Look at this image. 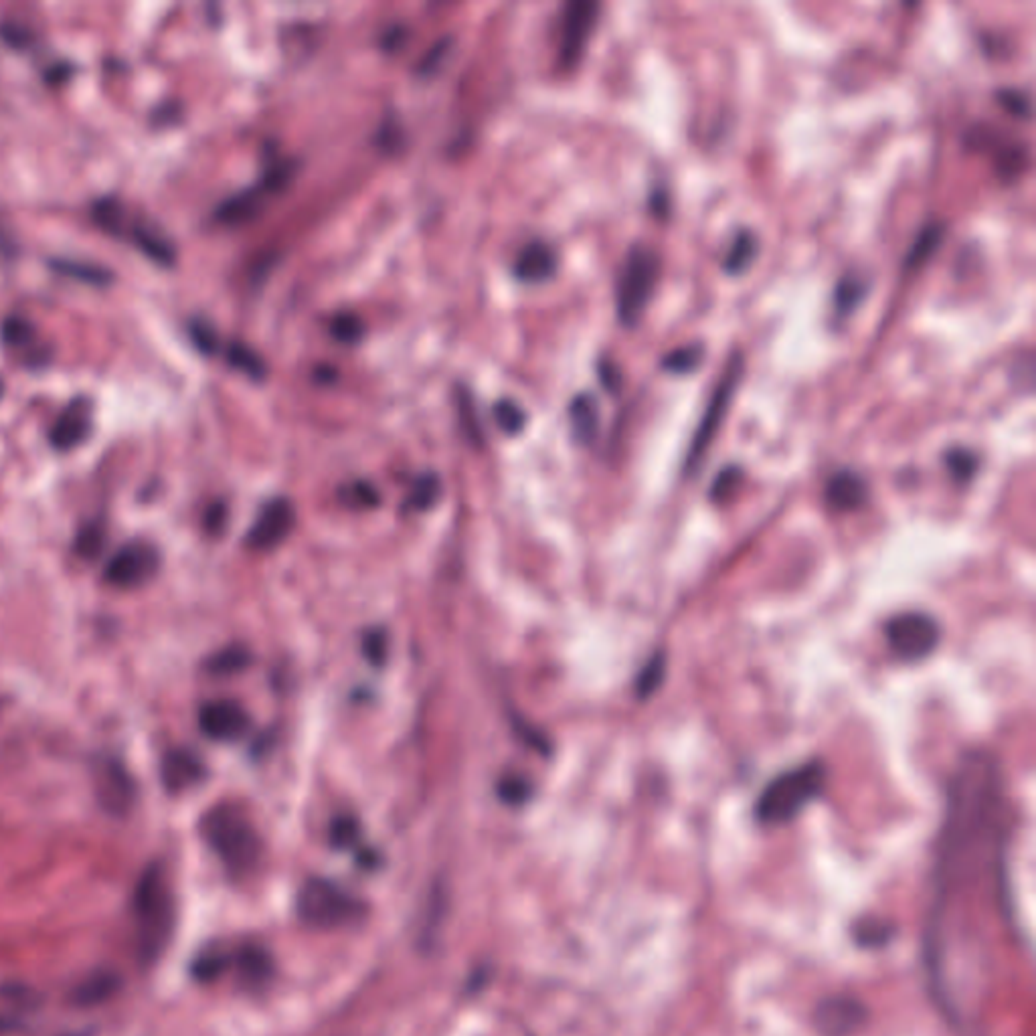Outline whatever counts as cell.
<instances>
[{
    "mask_svg": "<svg viewBox=\"0 0 1036 1036\" xmlns=\"http://www.w3.org/2000/svg\"><path fill=\"white\" fill-rule=\"evenodd\" d=\"M494 417H496V423L502 431H506V434H518L527 423V415L523 411V407L514 403V401H498L494 405Z\"/></svg>",
    "mask_w": 1036,
    "mask_h": 1036,
    "instance_id": "34",
    "label": "cell"
},
{
    "mask_svg": "<svg viewBox=\"0 0 1036 1036\" xmlns=\"http://www.w3.org/2000/svg\"><path fill=\"white\" fill-rule=\"evenodd\" d=\"M557 272V253L543 241L523 247L514 262V274L525 282H543Z\"/></svg>",
    "mask_w": 1036,
    "mask_h": 1036,
    "instance_id": "19",
    "label": "cell"
},
{
    "mask_svg": "<svg viewBox=\"0 0 1036 1036\" xmlns=\"http://www.w3.org/2000/svg\"><path fill=\"white\" fill-rule=\"evenodd\" d=\"M945 237V225L943 223H927L923 225V229L915 235L907 255H905V270H917L921 264H925L927 259L933 255V251L941 245Z\"/></svg>",
    "mask_w": 1036,
    "mask_h": 1036,
    "instance_id": "26",
    "label": "cell"
},
{
    "mask_svg": "<svg viewBox=\"0 0 1036 1036\" xmlns=\"http://www.w3.org/2000/svg\"><path fill=\"white\" fill-rule=\"evenodd\" d=\"M132 915L138 956L142 964L150 966L164 952L172 927H175V897H172L166 875L158 865L148 867L136 883Z\"/></svg>",
    "mask_w": 1036,
    "mask_h": 1036,
    "instance_id": "1",
    "label": "cell"
},
{
    "mask_svg": "<svg viewBox=\"0 0 1036 1036\" xmlns=\"http://www.w3.org/2000/svg\"><path fill=\"white\" fill-rule=\"evenodd\" d=\"M330 330H332L334 338L340 342H357L365 332L363 322L351 312H342V314L334 316Z\"/></svg>",
    "mask_w": 1036,
    "mask_h": 1036,
    "instance_id": "37",
    "label": "cell"
},
{
    "mask_svg": "<svg viewBox=\"0 0 1036 1036\" xmlns=\"http://www.w3.org/2000/svg\"><path fill=\"white\" fill-rule=\"evenodd\" d=\"M597 13L599 5L593 0H575L565 7L559 43V59L563 67H571L579 61L597 21Z\"/></svg>",
    "mask_w": 1036,
    "mask_h": 1036,
    "instance_id": "11",
    "label": "cell"
},
{
    "mask_svg": "<svg viewBox=\"0 0 1036 1036\" xmlns=\"http://www.w3.org/2000/svg\"><path fill=\"white\" fill-rule=\"evenodd\" d=\"M294 523V504L288 498H274L257 514L245 537V545L251 551H272L288 539Z\"/></svg>",
    "mask_w": 1036,
    "mask_h": 1036,
    "instance_id": "8",
    "label": "cell"
},
{
    "mask_svg": "<svg viewBox=\"0 0 1036 1036\" xmlns=\"http://www.w3.org/2000/svg\"><path fill=\"white\" fill-rule=\"evenodd\" d=\"M92 219L108 235L118 237V239L126 237L130 215H128V207L120 199H116V197H102V199L94 201V205H92Z\"/></svg>",
    "mask_w": 1036,
    "mask_h": 1036,
    "instance_id": "23",
    "label": "cell"
},
{
    "mask_svg": "<svg viewBox=\"0 0 1036 1036\" xmlns=\"http://www.w3.org/2000/svg\"><path fill=\"white\" fill-rule=\"evenodd\" d=\"M288 179H290V172H288L286 164L270 170V175H266L264 181L259 185H255L247 191H241V193L229 197L227 201H223L217 207V213H215L217 219L225 225H241V223L255 219V215L262 211L268 195L278 193Z\"/></svg>",
    "mask_w": 1036,
    "mask_h": 1036,
    "instance_id": "9",
    "label": "cell"
},
{
    "mask_svg": "<svg viewBox=\"0 0 1036 1036\" xmlns=\"http://www.w3.org/2000/svg\"><path fill=\"white\" fill-rule=\"evenodd\" d=\"M0 39H3L7 45H11L13 49H27V47H31L35 35L31 29H27L19 23L5 21L3 25H0Z\"/></svg>",
    "mask_w": 1036,
    "mask_h": 1036,
    "instance_id": "40",
    "label": "cell"
},
{
    "mask_svg": "<svg viewBox=\"0 0 1036 1036\" xmlns=\"http://www.w3.org/2000/svg\"><path fill=\"white\" fill-rule=\"evenodd\" d=\"M666 676V656L662 652L652 654L648 662L640 668V674L636 678V695L638 699H650L656 690L662 686Z\"/></svg>",
    "mask_w": 1036,
    "mask_h": 1036,
    "instance_id": "29",
    "label": "cell"
},
{
    "mask_svg": "<svg viewBox=\"0 0 1036 1036\" xmlns=\"http://www.w3.org/2000/svg\"><path fill=\"white\" fill-rule=\"evenodd\" d=\"M970 136H980V142H976V146L980 144H992V146H998L996 148V168H998V175L1002 179H1016L1018 175H1022V170L1028 166V148L1026 144L1022 142H994L990 132H986V128L982 130H974L970 132Z\"/></svg>",
    "mask_w": 1036,
    "mask_h": 1036,
    "instance_id": "20",
    "label": "cell"
},
{
    "mask_svg": "<svg viewBox=\"0 0 1036 1036\" xmlns=\"http://www.w3.org/2000/svg\"><path fill=\"white\" fill-rule=\"evenodd\" d=\"M0 393H3V383H0Z\"/></svg>",
    "mask_w": 1036,
    "mask_h": 1036,
    "instance_id": "48",
    "label": "cell"
},
{
    "mask_svg": "<svg viewBox=\"0 0 1036 1036\" xmlns=\"http://www.w3.org/2000/svg\"><path fill=\"white\" fill-rule=\"evenodd\" d=\"M945 466H947L949 474H952L956 480L966 482L978 470V458H976L974 452H970L966 448H954V450L947 452Z\"/></svg>",
    "mask_w": 1036,
    "mask_h": 1036,
    "instance_id": "35",
    "label": "cell"
},
{
    "mask_svg": "<svg viewBox=\"0 0 1036 1036\" xmlns=\"http://www.w3.org/2000/svg\"><path fill=\"white\" fill-rule=\"evenodd\" d=\"M247 711L235 701H213L199 711V727L213 741H237L249 729Z\"/></svg>",
    "mask_w": 1036,
    "mask_h": 1036,
    "instance_id": "13",
    "label": "cell"
},
{
    "mask_svg": "<svg viewBox=\"0 0 1036 1036\" xmlns=\"http://www.w3.org/2000/svg\"><path fill=\"white\" fill-rule=\"evenodd\" d=\"M102 547H104V533H102V527L92 525V527L83 529V531L79 533V537H77V551H79V555H83L85 559H92V557L100 555Z\"/></svg>",
    "mask_w": 1036,
    "mask_h": 1036,
    "instance_id": "41",
    "label": "cell"
},
{
    "mask_svg": "<svg viewBox=\"0 0 1036 1036\" xmlns=\"http://www.w3.org/2000/svg\"><path fill=\"white\" fill-rule=\"evenodd\" d=\"M703 357H705L703 344L693 342V344H686V347H678V349L670 351L668 355H664L662 367L668 373H690V371H695L701 365Z\"/></svg>",
    "mask_w": 1036,
    "mask_h": 1036,
    "instance_id": "30",
    "label": "cell"
},
{
    "mask_svg": "<svg viewBox=\"0 0 1036 1036\" xmlns=\"http://www.w3.org/2000/svg\"><path fill=\"white\" fill-rule=\"evenodd\" d=\"M741 478H743L741 468H737V466H727V468H723V470L719 472V476H717V480H715L713 488H711V498H713V500H717V502H719V500H725V498H727V496L737 488V484L741 482Z\"/></svg>",
    "mask_w": 1036,
    "mask_h": 1036,
    "instance_id": "39",
    "label": "cell"
},
{
    "mask_svg": "<svg viewBox=\"0 0 1036 1036\" xmlns=\"http://www.w3.org/2000/svg\"><path fill=\"white\" fill-rule=\"evenodd\" d=\"M660 274L662 257L652 245L634 243L628 249L616 286V308L624 326L632 328L642 320L658 286Z\"/></svg>",
    "mask_w": 1036,
    "mask_h": 1036,
    "instance_id": "4",
    "label": "cell"
},
{
    "mask_svg": "<svg viewBox=\"0 0 1036 1036\" xmlns=\"http://www.w3.org/2000/svg\"><path fill=\"white\" fill-rule=\"evenodd\" d=\"M245 664H247V652H243L239 648H231V650L215 656L209 664V670H213L215 674H227V672L241 670Z\"/></svg>",
    "mask_w": 1036,
    "mask_h": 1036,
    "instance_id": "42",
    "label": "cell"
},
{
    "mask_svg": "<svg viewBox=\"0 0 1036 1036\" xmlns=\"http://www.w3.org/2000/svg\"><path fill=\"white\" fill-rule=\"evenodd\" d=\"M132 792L130 777L120 765L108 763L102 767L98 777V798L108 812L126 814L132 804Z\"/></svg>",
    "mask_w": 1036,
    "mask_h": 1036,
    "instance_id": "18",
    "label": "cell"
},
{
    "mask_svg": "<svg viewBox=\"0 0 1036 1036\" xmlns=\"http://www.w3.org/2000/svg\"><path fill=\"white\" fill-rule=\"evenodd\" d=\"M0 336H3V342L7 344V347L25 349V347H31V344L35 342L37 330L31 320L15 314V316L5 318L3 326H0Z\"/></svg>",
    "mask_w": 1036,
    "mask_h": 1036,
    "instance_id": "31",
    "label": "cell"
},
{
    "mask_svg": "<svg viewBox=\"0 0 1036 1036\" xmlns=\"http://www.w3.org/2000/svg\"><path fill=\"white\" fill-rule=\"evenodd\" d=\"M440 492H442V484H440L438 476L423 474L417 478V482L413 484V488L409 492L407 508L425 510L440 498Z\"/></svg>",
    "mask_w": 1036,
    "mask_h": 1036,
    "instance_id": "32",
    "label": "cell"
},
{
    "mask_svg": "<svg viewBox=\"0 0 1036 1036\" xmlns=\"http://www.w3.org/2000/svg\"><path fill=\"white\" fill-rule=\"evenodd\" d=\"M160 775H162V784L166 786V790L177 794V792H185V790L197 786L203 780L205 765L199 759V755H195L193 751L175 749V751L166 753Z\"/></svg>",
    "mask_w": 1036,
    "mask_h": 1036,
    "instance_id": "16",
    "label": "cell"
},
{
    "mask_svg": "<svg viewBox=\"0 0 1036 1036\" xmlns=\"http://www.w3.org/2000/svg\"><path fill=\"white\" fill-rule=\"evenodd\" d=\"M741 371H743V359H741V355H733L727 361L725 373H723L721 381L717 383V387H715V391L711 395V401H709V405H707V409L703 413L699 429L695 431L693 442H690V448H688L686 460H684V470L686 472H693L701 464L703 456L707 454L715 434H717L723 419H725V413H727L731 397H733V393L737 389Z\"/></svg>",
    "mask_w": 1036,
    "mask_h": 1036,
    "instance_id": "6",
    "label": "cell"
},
{
    "mask_svg": "<svg viewBox=\"0 0 1036 1036\" xmlns=\"http://www.w3.org/2000/svg\"><path fill=\"white\" fill-rule=\"evenodd\" d=\"M759 253V239L751 229H739L725 255H723V270L731 276H739L749 270V266L755 262Z\"/></svg>",
    "mask_w": 1036,
    "mask_h": 1036,
    "instance_id": "22",
    "label": "cell"
},
{
    "mask_svg": "<svg viewBox=\"0 0 1036 1036\" xmlns=\"http://www.w3.org/2000/svg\"><path fill=\"white\" fill-rule=\"evenodd\" d=\"M500 794L506 802H521L527 798V784L523 780H508L500 786Z\"/></svg>",
    "mask_w": 1036,
    "mask_h": 1036,
    "instance_id": "45",
    "label": "cell"
},
{
    "mask_svg": "<svg viewBox=\"0 0 1036 1036\" xmlns=\"http://www.w3.org/2000/svg\"><path fill=\"white\" fill-rule=\"evenodd\" d=\"M298 913L310 925L338 927L357 921L363 915V903L330 881L312 879L300 889Z\"/></svg>",
    "mask_w": 1036,
    "mask_h": 1036,
    "instance_id": "5",
    "label": "cell"
},
{
    "mask_svg": "<svg viewBox=\"0 0 1036 1036\" xmlns=\"http://www.w3.org/2000/svg\"><path fill=\"white\" fill-rule=\"evenodd\" d=\"M225 359L229 361L231 367H235L237 371L245 373L251 379H264L266 377L268 367L262 361V357H259L255 351H251L249 347H245V344H241V342H231L229 344V347L225 349Z\"/></svg>",
    "mask_w": 1036,
    "mask_h": 1036,
    "instance_id": "27",
    "label": "cell"
},
{
    "mask_svg": "<svg viewBox=\"0 0 1036 1036\" xmlns=\"http://www.w3.org/2000/svg\"><path fill=\"white\" fill-rule=\"evenodd\" d=\"M201 832L233 875H245L262 856V840L251 820L233 804H219L201 820Z\"/></svg>",
    "mask_w": 1036,
    "mask_h": 1036,
    "instance_id": "3",
    "label": "cell"
},
{
    "mask_svg": "<svg viewBox=\"0 0 1036 1036\" xmlns=\"http://www.w3.org/2000/svg\"><path fill=\"white\" fill-rule=\"evenodd\" d=\"M824 498L830 508L838 512L858 510L869 500V484L854 470H838L834 472L824 488Z\"/></svg>",
    "mask_w": 1036,
    "mask_h": 1036,
    "instance_id": "15",
    "label": "cell"
},
{
    "mask_svg": "<svg viewBox=\"0 0 1036 1036\" xmlns=\"http://www.w3.org/2000/svg\"><path fill=\"white\" fill-rule=\"evenodd\" d=\"M189 334H191V340L195 342V347L205 353V355H215L219 351V336L215 332V328L205 322V320H193L189 324Z\"/></svg>",
    "mask_w": 1036,
    "mask_h": 1036,
    "instance_id": "38",
    "label": "cell"
},
{
    "mask_svg": "<svg viewBox=\"0 0 1036 1036\" xmlns=\"http://www.w3.org/2000/svg\"><path fill=\"white\" fill-rule=\"evenodd\" d=\"M865 1020V1004L846 994H836L822 1000L814 1012V1024L822 1036H850Z\"/></svg>",
    "mask_w": 1036,
    "mask_h": 1036,
    "instance_id": "12",
    "label": "cell"
},
{
    "mask_svg": "<svg viewBox=\"0 0 1036 1036\" xmlns=\"http://www.w3.org/2000/svg\"><path fill=\"white\" fill-rule=\"evenodd\" d=\"M599 377H601L603 385H606L610 391H616L620 387V383H622V377H620L618 369L612 363H603L599 367Z\"/></svg>",
    "mask_w": 1036,
    "mask_h": 1036,
    "instance_id": "46",
    "label": "cell"
},
{
    "mask_svg": "<svg viewBox=\"0 0 1036 1036\" xmlns=\"http://www.w3.org/2000/svg\"><path fill=\"white\" fill-rule=\"evenodd\" d=\"M885 638L891 652L907 662L929 656L941 638L935 618L923 612H903L893 616L885 626Z\"/></svg>",
    "mask_w": 1036,
    "mask_h": 1036,
    "instance_id": "7",
    "label": "cell"
},
{
    "mask_svg": "<svg viewBox=\"0 0 1036 1036\" xmlns=\"http://www.w3.org/2000/svg\"><path fill=\"white\" fill-rule=\"evenodd\" d=\"M49 266L53 272H57L65 278H71V280H77L83 284H92V286H108L114 280V274L108 268L96 266L90 262H73V259L57 257V259H51Z\"/></svg>",
    "mask_w": 1036,
    "mask_h": 1036,
    "instance_id": "25",
    "label": "cell"
},
{
    "mask_svg": "<svg viewBox=\"0 0 1036 1036\" xmlns=\"http://www.w3.org/2000/svg\"><path fill=\"white\" fill-rule=\"evenodd\" d=\"M996 100L1012 116L1030 118L1032 102H1030V96L1024 90H1020V88H1000V90H996Z\"/></svg>",
    "mask_w": 1036,
    "mask_h": 1036,
    "instance_id": "36",
    "label": "cell"
},
{
    "mask_svg": "<svg viewBox=\"0 0 1036 1036\" xmlns=\"http://www.w3.org/2000/svg\"><path fill=\"white\" fill-rule=\"evenodd\" d=\"M233 956H235V966H237L239 978L247 986H259L268 980V974L272 972V968H270V958L262 947L245 945Z\"/></svg>",
    "mask_w": 1036,
    "mask_h": 1036,
    "instance_id": "24",
    "label": "cell"
},
{
    "mask_svg": "<svg viewBox=\"0 0 1036 1036\" xmlns=\"http://www.w3.org/2000/svg\"><path fill=\"white\" fill-rule=\"evenodd\" d=\"M92 429V401L85 397L73 399L57 417L49 431V440L57 450H71L85 440Z\"/></svg>",
    "mask_w": 1036,
    "mask_h": 1036,
    "instance_id": "14",
    "label": "cell"
},
{
    "mask_svg": "<svg viewBox=\"0 0 1036 1036\" xmlns=\"http://www.w3.org/2000/svg\"><path fill=\"white\" fill-rule=\"evenodd\" d=\"M357 834H359V828H357V822L351 820V818H342V820H336L334 826H332V840L334 844L338 846H349L357 840Z\"/></svg>",
    "mask_w": 1036,
    "mask_h": 1036,
    "instance_id": "43",
    "label": "cell"
},
{
    "mask_svg": "<svg viewBox=\"0 0 1036 1036\" xmlns=\"http://www.w3.org/2000/svg\"><path fill=\"white\" fill-rule=\"evenodd\" d=\"M158 565V551L150 543L134 541L112 557L106 567V579L116 587H136L146 583L158 571Z\"/></svg>",
    "mask_w": 1036,
    "mask_h": 1036,
    "instance_id": "10",
    "label": "cell"
},
{
    "mask_svg": "<svg viewBox=\"0 0 1036 1036\" xmlns=\"http://www.w3.org/2000/svg\"><path fill=\"white\" fill-rule=\"evenodd\" d=\"M867 282L862 280L860 276H844L840 278V282L836 284L834 288V308L838 314L846 316L850 314L858 304L860 300L867 296Z\"/></svg>",
    "mask_w": 1036,
    "mask_h": 1036,
    "instance_id": "28",
    "label": "cell"
},
{
    "mask_svg": "<svg viewBox=\"0 0 1036 1036\" xmlns=\"http://www.w3.org/2000/svg\"><path fill=\"white\" fill-rule=\"evenodd\" d=\"M124 239H130L144 255H148L152 262H156L160 266H172V264H175L177 249L156 225H150L146 221L130 219Z\"/></svg>",
    "mask_w": 1036,
    "mask_h": 1036,
    "instance_id": "17",
    "label": "cell"
},
{
    "mask_svg": "<svg viewBox=\"0 0 1036 1036\" xmlns=\"http://www.w3.org/2000/svg\"><path fill=\"white\" fill-rule=\"evenodd\" d=\"M569 419L573 436L579 444H591L597 436L599 409L591 393H579L569 405Z\"/></svg>",
    "mask_w": 1036,
    "mask_h": 1036,
    "instance_id": "21",
    "label": "cell"
},
{
    "mask_svg": "<svg viewBox=\"0 0 1036 1036\" xmlns=\"http://www.w3.org/2000/svg\"><path fill=\"white\" fill-rule=\"evenodd\" d=\"M385 646H387V640L381 632H371L367 636V642H365V652L367 656L375 662V664H381L383 658H385Z\"/></svg>",
    "mask_w": 1036,
    "mask_h": 1036,
    "instance_id": "44",
    "label": "cell"
},
{
    "mask_svg": "<svg viewBox=\"0 0 1036 1036\" xmlns=\"http://www.w3.org/2000/svg\"><path fill=\"white\" fill-rule=\"evenodd\" d=\"M854 939L865 947H879L891 939V925L879 919L858 921L854 925Z\"/></svg>",
    "mask_w": 1036,
    "mask_h": 1036,
    "instance_id": "33",
    "label": "cell"
},
{
    "mask_svg": "<svg viewBox=\"0 0 1036 1036\" xmlns=\"http://www.w3.org/2000/svg\"><path fill=\"white\" fill-rule=\"evenodd\" d=\"M67 73H69V67L61 63V65H55V67H51V71H47L45 79H47V83H49V81H51V83H57V81H65Z\"/></svg>",
    "mask_w": 1036,
    "mask_h": 1036,
    "instance_id": "47",
    "label": "cell"
},
{
    "mask_svg": "<svg viewBox=\"0 0 1036 1036\" xmlns=\"http://www.w3.org/2000/svg\"><path fill=\"white\" fill-rule=\"evenodd\" d=\"M824 786L826 765L818 759L775 775L755 802V820L763 826H784L820 798Z\"/></svg>",
    "mask_w": 1036,
    "mask_h": 1036,
    "instance_id": "2",
    "label": "cell"
}]
</instances>
